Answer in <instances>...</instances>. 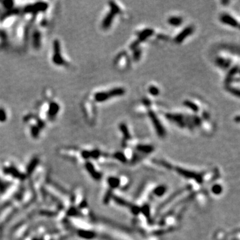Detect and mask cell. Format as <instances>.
Here are the masks:
<instances>
[{
	"instance_id": "cell-10",
	"label": "cell",
	"mask_w": 240,
	"mask_h": 240,
	"mask_svg": "<svg viewBox=\"0 0 240 240\" xmlns=\"http://www.w3.org/2000/svg\"><path fill=\"white\" fill-rule=\"evenodd\" d=\"M167 23L171 26L179 27L183 23V19L179 16H171L167 20Z\"/></svg>"
},
{
	"instance_id": "cell-9",
	"label": "cell",
	"mask_w": 240,
	"mask_h": 240,
	"mask_svg": "<svg viewBox=\"0 0 240 240\" xmlns=\"http://www.w3.org/2000/svg\"><path fill=\"white\" fill-rule=\"evenodd\" d=\"M108 94L110 98H114V97H120L123 96L125 94V90L123 88L117 87V88H114L112 90H109Z\"/></svg>"
},
{
	"instance_id": "cell-2",
	"label": "cell",
	"mask_w": 240,
	"mask_h": 240,
	"mask_svg": "<svg viewBox=\"0 0 240 240\" xmlns=\"http://www.w3.org/2000/svg\"><path fill=\"white\" fill-rule=\"evenodd\" d=\"M148 115L151 121H152L153 125H154L155 129H156V131L157 133H158V135L160 136V137H163L165 134V129L163 125L161 124V122L160 119L158 118V115H157L156 113L152 110L149 111Z\"/></svg>"
},
{
	"instance_id": "cell-14",
	"label": "cell",
	"mask_w": 240,
	"mask_h": 240,
	"mask_svg": "<svg viewBox=\"0 0 240 240\" xmlns=\"http://www.w3.org/2000/svg\"><path fill=\"white\" fill-rule=\"evenodd\" d=\"M119 129L121 130L122 133L124 134V136L125 137H129V130H128L127 125H125V123H121L119 125Z\"/></svg>"
},
{
	"instance_id": "cell-15",
	"label": "cell",
	"mask_w": 240,
	"mask_h": 240,
	"mask_svg": "<svg viewBox=\"0 0 240 240\" xmlns=\"http://www.w3.org/2000/svg\"><path fill=\"white\" fill-rule=\"evenodd\" d=\"M141 55H142V50L140 49V47L134 49L133 53V57L135 61H139Z\"/></svg>"
},
{
	"instance_id": "cell-3",
	"label": "cell",
	"mask_w": 240,
	"mask_h": 240,
	"mask_svg": "<svg viewBox=\"0 0 240 240\" xmlns=\"http://www.w3.org/2000/svg\"><path fill=\"white\" fill-rule=\"evenodd\" d=\"M165 117L167 119L177 124L179 127H184L186 125L185 117L182 114H180V113H168L165 114Z\"/></svg>"
},
{
	"instance_id": "cell-7",
	"label": "cell",
	"mask_w": 240,
	"mask_h": 240,
	"mask_svg": "<svg viewBox=\"0 0 240 240\" xmlns=\"http://www.w3.org/2000/svg\"><path fill=\"white\" fill-rule=\"evenodd\" d=\"M154 34V30L153 29L147 28L140 32L138 35V40L140 42L146 41L149 37L152 36Z\"/></svg>"
},
{
	"instance_id": "cell-1",
	"label": "cell",
	"mask_w": 240,
	"mask_h": 240,
	"mask_svg": "<svg viewBox=\"0 0 240 240\" xmlns=\"http://www.w3.org/2000/svg\"><path fill=\"white\" fill-rule=\"evenodd\" d=\"M109 4H110L111 8L110 12L107 14L106 17L105 18V19L103 20L102 24L103 28L104 29L109 28V27H110L113 19H114L115 16L116 15V14H119L120 12H121V9H120L118 5H117V4L115 3V2L111 1Z\"/></svg>"
},
{
	"instance_id": "cell-11",
	"label": "cell",
	"mask_w": 240,
	"mask_h": 240,
	"mask_svg": "<svg viewBox=\"0 0 240 240\" xmlns=\"http://www.w3.org/2000/svg\"><path fill=\"white\" fill-rule=\"evenodd\" d=\"M183 104L185 105L186 107H187L188 109H189L190 110L193 111L194 113H198V111H200V107L198 105L195 103L193 101L189 100H184Z\"/></svg>"
},
{
	"instance_id": "cell-13",
	"label": "cell",
	"mask_w": 240,
	"mask_h": 240,
	"mask_svg": "<svg viewBox=\"0 0 240 240\" xmlns=\"http://www.w3.org/2000/svg\"><path fill=\"white\" fill-rule=\"evenodd\" d=\"M148 92L153 96H157L160 94V90L155 86H151L148 88Z\"/></svg>"
},
{
	"instance_id": "cell-6",
	"label": "cell",
	"mask_w": 240,
	"mask_h": 240,
	"mask_svg": "<svg viewBox=\"0 0 240 240\" xmlns=\"http://www.w3.org/2000/svg\"><path fill=\"white\" fill-rule=\"evenodd\" d=\"M232 63L231 59L224 57H218L216 59V63L219 67L223 69H227L230 67Z\"/></svg>"
},
{
	"instance_id": "cell-4",
	"label": "cell",
	"mask_w": 240,
	"mask_h": 240,
	"mask_svg": "<svg viewBox=\"0 0 240 240\" xmlns=\"http://www.w3.org/2000/svg\"><path fill=\"white\" fill-rule=\"evenodd\" d=\"M194 28L193 26H189L186 27L181 31L179 34L175 38V41L177 43H181L183 41L187 38L188 36H191L193 33Z\"/></svg>"
},
{
	"instance_id": "cell-8",
	"label": "cell",
	"mask_w": 240,
	"mask_h": 240,
	"mask_svg": "<svg viewBox=\"0 0 240 240\" xmlns=\"http://www.w3.org/2000/svg\"><path fill=\"white\" fill-rule=\"evenodd\" d=\"M239 73V67L238 65L235 66V67L231 68L229 69V73H227V76L225 78V84L227 86L228 84H230L231 83L233 82V78L237 74Z\"/></svg>"
},
{
	"instance_id": "cell-12",
	"label": "cell",
	"mask_w": 240,
	"mask_h": 240,
	"mask_svg": "<svg viewBox=\"0 0 240 240\" xmlns=\"http://www.w3.org/2000/svg\"><path fill=\"white\" fill-rule=\"evenodd\" d=\"M110 98L109 96L108 92H98L95 94V100L98 102H103V101H106Z\"/></svg>"
},
{
	"instance_id": "cell-16",
	"label": "cell",
	"mask_w": 240,
	"mask_h": 240,
	"mask_svg": "<svg viewBox=\"0 0 240 240\" xmlns=\"http://www.w3.org/2000/svg\"><path fill=\"white\" fill-rule=\"evenodd\" d=\"M6 118V115L3 109H0V121H4Z\"/></svg>"
},
{
	"instance_id": "cell-5",
	"label": "cell",
	"mask_w": 240,
	"mask_h": 240,
	"mask_svg": "<svg viewBox=\"0 0 240 240\" xmlns=\"http://www.w3.org/2000/svg\"><path fill=\"white\" fill-rule=\"evenodd\" d=\"M220 20L222 24L227 25V26H230L232 28H237L239 27L238 22L232 16L229 15L228 13L222 14L221 16Z\"/></svg>"
}]
</instances>
